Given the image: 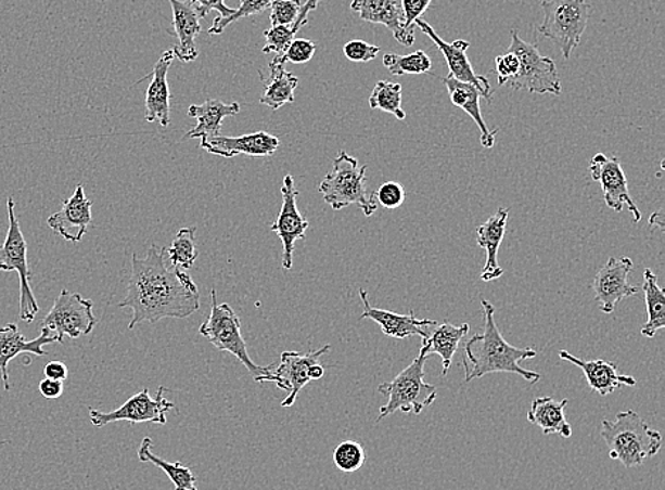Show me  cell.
<instances>
[{
  "label": "cell",
  "mask_w": 665,
  "mask_h": 490,
  "mask_svg": "<svg viewBox=\"0 0 665 490\" xmlns=\"http://www.w3.org/2000/svg\"><path fill=\"white\" fill-rule=\"evenodd\" d=\"M9 229L7 240L0 245V271H16L21 282V309L18 318L31 323L40 311L39 304L31 291V271L27 262V243L22 233L21 223L15 215V201L8 198Z\"/></svg>",
  "instance_id": "9"
},
{
  "label": "cell",
  "mask_w": 665,
  "mask_h": 490,
  "mask_svg": "<svg viewBox=\"0 0 665 490\" xmlns=\"http://www.w3.org/2000/svg\"><path fill=\"white\" fill-rule=\"evenodd\" d=\"M52 344H59L57 337L50 335L44 327H41L40 336L35 340H26V337L18 332L16 323L0 326V374H2L4 391H11L9 363L23 353L48 356V351L43 348Z\"/></svg>",
  "instance_id": "20"
},
{
  "label": "cell",
  "mask_w": 665,
  "mask_h": 490,
  "mask_svg": "<svg viewBox=\"0 0 665 490\" xmlns=\"http://www.w3.org/2000/svg\"><path fill=\"white\" fill-rule=\"evenodd\" d=\"M192 4L201 18L209 15L212 11L219 12L221 18L232 16L235 12V9L226 7L225 0H192Z\"/></svg>",
  "instance_id": "45"
},
{
  "label": "cell",
  "mask_w": 665,
  "mask_h": 490,
  "mask_svg": "<svg viewBox=\"0 0 665 490\" xmlns=\"http://www.w3.org/2000/svg\"><path fill=\"white\" fill-rule=\"evenodd\" d=\"M507 52L514 53L520 60L519 73L508 82L512 90L561 95L562 82L555 62L540 54L537 46L522 40L519 30H511V44Z\"/></svg>",
  "instance_id": "8"
},
{
  "label": "cell",
  "mask_w": 665,
  "mask_h": 490,
  "mask_svg": "<svg viewBox=\"0 0 665 490\" xmlns=\"http://www.w3.org/2000/svg\"><path fill=\"white\" fill-rule=\"evenodd\" d=\"M635 270V262L629 257L614 258L600 268L594 276V299L600 311L612 313L623 299L640 293L639 286L629 284V274Z\"/></svg>",
  "instance_id": "14"
},
{
  "label": "cell",
  "mask_w": 665,
  "mask_h": 490,
  "mask_svg": "<svg viewBox=\"0 0 665 490\" xmlns=\"http://www.w3.org/2000/svg\"><path fill=\"white\" fill-rule=\"evenodd\" d=\"M240 113V104H225L221 100H206L201 105H191L188 117L195 118L196 125L184 136V140H209L220 136L221 122L226 117H234Z\"/></svg>",
  "instance_id": "26"
},
{
  "label": "cell",
  "mask_w": 665,
  "mask_h": 490,
  "mask_svg": "<svg viewBox=\"0 0 665 490\" xmlns=\"http://www.w3.org/2000/svg\"><path fill=\"white\" fill-rule=\"evenodd\" d=\"M322 0H307L306 3L303 4L302 11H299V15L297 21H295L294 25L291 26V30H293L294 35H297L299 30L303 29L304 26L308 23L309 12L317 11L318 7Z\"/></svg>",
  "instance_id": "46"
},
{
  "label": "cell",
  "mask_w": 665,
  "mask_h": 490,
  "mask_svg": "<svg viewBox=\"0 0 665 490\" xmlns=\"http://www.w3.org/2000/svg\"><path fill=\"white\" fill-rule=\"evenodd\" d=\"M443 82H445L447 92H449L451 103L459 106L464 113H468L473 118V121L477 124L479 132H482V145L487 147V150H491L496 145L498 129L489 131L486 121H484L482 108H479L482 94H479L477 88L469 85V82L456 80L450 74L443 78Z\"/></svg>",
  "instance_id": "27"
},
{
  "label": "cell",
  "mask_w": 665,
  "mask_h": 490,
  "mask_svg": "<svg viewBox=\"0 0 665 490\" xmlns=\"http://www.w3.org/2000/svg\"><path fill=\"white\" fill-rule=\"evenodd\" d=\"M381 53V48L369 44L363 40H350L344 46L345 57L354 63L372 62Z\"/></svg>",
  "instance_id": "42"
},
{
  "label": "cell",
  "mask_w": 665,
  "mask_h": 490,
  "mask_svg": "<svg viewBox=\"0 0 665 490\" xmlns=\"http://www.w3.org/2000/svg\"><path fill=\"white\" fill-rule=\"evenodd\" d=\"M44 376L46 378H50V381L64 382L68 377V369L66 364L63 362H50L48 366L44 368Z\"/></svg>",
  "instance_id": "48"
},
{
  "label": "cell",
  "mask_w": 665,
  "mask_h": 490,
  "mask_svg": "<svg viewBox=\"0 0 665 490\" xmlns=\"http://www.w3.org/2000/svg\"><path fill=\"white\" fill-rule=\"evenodd\" d=\"M332 170L320 184V193L327 205L340 211L350 205H357L363 215L371 217L378 209L375 193L367 189L368 166H359L354 156L341 151L332 164Z\"/></svg>",
  "instance_id": "4"
},
{
  "label": "cell",
  "mask_w": 665,
  "mask_h": 490,
  "mask_svg": "<svg viewBox=\"0 0 665 490\" xmlns=\"http://www.w3.org/2000/svg\"><path fill=\"white\" fill-rule=\"evenodd\" d=\"M427 356L419 354L408 368L401 370L399 374L389 383H383L378 387V391L387 396V403L379 410L376 423L383 418L397 413L415 415L422 414L424 409L431 407L437 399L436 386L424 382V364Z\"/></svg>",
  "instance_id": "5"
},
{
  "label": "cell",
  "mask_w": 665,
  "mask_h": 490,
  "mask_svg": "<svg viewBox=\"0 0 665 490\" xmlns=\"http://www.w3.org/2000/svg\"><path fill=\"white\" fill-rule=\"evenodd\" d=\"M643 291L649 319L641 330V335L651 339L665 327V293L658 285V276L649 268L644 271Z\"/></svg>",
  "instance_id": "31"
},
{
  "label": "cell",
  "mask_w": 665,
  "mask_h": 490,
  "mask_svg": "<svg viewBox=\"0 0 665 490\" xmlns=\"http://www.w3.org/2000/svg\"><path fill=\"white\" fill-rule=\"evenodd\" d=\"M174 13V30L178 37L175 46V59L191 63L197 59L196 37L202 31L201 17L197 16L192 0H169Z\"/></svg>",
  "instance_id": "24"
},
{
  "label": "cell",
  "mask_w": 665,
  "mask_h": 490,
  "mask_svg": "<svg viewBox=\"0 0 665 490\" xmlns=\"http://www.w3.org/2000/svg\"><path fill=\"white\" fill-rule=\"evenodd\" d=\"M165 392L166 388L159 387L155 399H152L150 390L144 388L111 413H101L99 410L90 409L91 424L97 428H103L105 425L118 423V421H128L132 425L141 423L165 425L166 413L175 407L174 403L165 399Z\"/></svg>",
  "instance_id": "11"
},
{
  "label": "cell",
  "mask_w": 665,
  "mask_h": 490,
  "mask_svg": "<svg viewBox=\"0 0 665 490\" xmlns=\"http://www.w3.org/2000/svg\"><path fill=\"white\" fill-rule=\"evenodd\" d=\"M195 228L180 229L177 237L166 249L170 263L178 270H191L197 260L199 252L195 243Z\"/></svg>",
  "instance_id": "35"
},
{
  "label": "cell",
  "mask_w": 665,
  "mask_h": 490,
  "mask_svg": "<svg viewBox=\"0 0 665 490\" xmlns=\"http://www.w3.org/2000/svg\"><path fill=\"white\" fill-rule=\"evenodd\" d=\"M540 8L545 18L538 27L539 34L552 40L563 57L571 59L588 27L592 11L588 0H542Z\"/></svg>",
  "instance_id": "6"
},
{
  "label": "cell",
  "mask_w": 665,
  "mask_h": 490,
  "mask_svg": "<svg viewBox=\"0 0 665 490\" xmlns=\"http://www.w3.org/2000/svg\"><path fill=\"white\" fill-rule=\"evenodd\" d=\"M92 202L86 196L85 186L78 184L71 198L63 202L62 209L49 217L48 225L68 243L78 244L92 223Z\"/></svg>",
  "instance_id": "17"
},
{
  "label": "cell",
  "mask_w": 665,
  "mask_h": 490,
  "mask_svg": "<svg viewBox=\"0 0 665 490\" xmlns=\"http://www.w3.org/2000/svg\"><path fill=\"white\" fill-rule=\"evenodd\" d=\"M594 182L602 186L604 202L612 210L621 212L623 207H629L635 223H640L641 212L632 202L625 170L616 156L594 155L589 165Z\"/></svg>",
  "instance_id": "12"
},
{
  "label": "cell",
  "mask_w": 665,
  "mask_h": 490,
  "mask_svg": "<svg viewBox=\"0 0 665 490\" xmlns=\"http://www.w3.org/2000/svg\"><path fill=\"white\" fill-rule=\"evenodd\" d=\"M350 11L358 13L363 22L383 25L394 34L397 43L410 48L414 35L405 30L404 12L397 0H353Z\"/></svg>",
  "instance_id": "21"
},
{
  "label": "cell",
  "mask_w": 665,
  "mask_h": 490,
  "mask_svg": "<svg viewBox=\"0 0 665 490\" xmlns=\"http://www.w3.org/2000/svg\"><path fill=\"white\" fill-rule=\"evenodd\" d=\"M383 66L394 76H422L432 72L433 63L431 55L418 50L409 55L386 53L383 55Z\"/></svg>",
  "instance_id": "33"
},
{
  "label": "cell",
  "mask_w": 665,
  "mask_h": 490,
  "mask_svg": "<svg viewBox=\"0 0 665 490\" xmlns=\"http://www.w3.org/2000/svg\"><path fill=\"white\" fill-rule=\"evenodd\" d=\"M294 36L291 26H271V29L265 31L267 44L263 48V53L283 54Z\"/></svg>",
  "instance_id": "40"
},
{
  "label": "cell",
  "mask_w": 665,
  "mask_h": 490,
  "mask_svg": "<svg viewBox=\"0 0 665 490\" xmlns=\"http://www.w3.org/2000/svg\"><path fill=\"white\" fill-rule=\"evenodd\" d=\"M175 59L174 50H166L154 66L151 85L145 96V119L148 122H158L161 127H168L170 122V91L168 72Z\"/></svg>",
  "instance_id": "22"
},
{
  "label": "cell",
  "mask_w": 665,
  "mask_h": 490,
  "mask_svg": "<svg viewBox=\"0 0 665 490\" xmlns=\"http://www.w3.org/2000/svg\"><path fill=\"white\" fill-rule=\"evenodd\" d=\"M559 358L579 368L584 372L589 387L600 396L612 395L623 386L635 387L637 385L635 377L618 374L617 364L608 362V360H581L566 350L559 351Z\"/></svg>",
  "instance_id": "23"
},
{
  "label": "cell",
  "mask_w": 665,
  "mask_h": 490,
  "mask_svg": "<svg viewBox=\"0 0 665 490\" xmlns=\"http://www.w3.org/2000/svg\"><path fill=\"white\" fill-rule=\"evenodd\" d=\"M166 248L152 245L146 257L132 254V271L127 297L119 308L132 309L128 330L142 322L156 323L164 318L184 319L201 309V294L192 276L182 270H169L165 263Z\"/></svg>",
  "instance_id": "1"
},
{
  "label": "cell",
  "mask_w": 665,
  "mask_h": 490,
  "mask_svg": "<svg viewBox=\"0 0 665 490\" xmlns=\"http://www.w3.org/2000/svg\"><path fill=\"white\" fill-rule=\"evenodd\" d=\"M39 390L41 392V396L44 397V399H59V397L63 396V382L50 381V378H44V381L40 382Z\"/></svg>",
  "instance_id": "47"
},
{
  "label": "cell",
  "mask_w": 665,
  "mask_h": 490,
  "mask_svg": "<svg viewBox=\"0 0 665 490\" xmlns=\"http://www.w3.org/2000/svg\"><path fill=\"white\" fill-rule=\"evenodd\" d=\"M317 44L311 40L294 39L283 54H277L276 60L281 64L287 62L295 64L308 63L316 54Z\"/></svg>",
  "instance_id": "39"
},
{
  "label": "cell",
  "mask_w": 665,
  "mask_h": 490,
  "mask_svg": "<svg viewBox=\"0 0 665 490\" xmlns=\"http://www.w3.org/2000/svg\"><path fill=\"white\" fill-rule=\"evenodd\" d=\"M92 308L94 302L91 299H85L80 294L63 289L54 300L48 317L41 321V327L57 337L59 344H63L66 336L78 339L90 335L97 325Z\"/></svg>",
  "instance_id": "10"
},
{
  "label": "cell",
  "mask_w": 665,
  "mask_h": 490,
  "mask_svg": "<svg viewBox=\"0 0 665 490\" xmlns=\"http://www.w3.org/2000/svg\"><path fill=\"white\" fill-rule=\"evenodd\" d=\"M508 215H510V209H498L486 223L477 229V243L487 253V260L482 272L484 282L498 280L503 274L498 263V252H500L503 235H506Z\"/></svg>",
  "instance_id": "25"
},
{
  "label": "cell",
  "mask_w": 665,
  "mask_h": 490,
  "mask_svg": "<svg viewBox=\"0 0 665 490\" xmlns=\"http://www.w3.org/2000/svg\"><path fill=\"white\" fill-rule=\"evenodd\" d=\"M281 194H283V206L270 230L283 242V268L290 271L293 268L295 243L306 238L309 223L298 210V191L295 189L293 176H285Z\"/></svg>",
  "instance_id": "15"
},
{
  "label": "cell",
  "mask_w": 665,
  "mask_h": 490,
  "mask_svg": "<svg viewBox=\"0 0 665 490\" xmlns=\"http://www.w3.org/2000/svg\"><path fill=\"white\" fill-rule=\"evenodd\" d=\"M271 2L272 0H240V7L239 9H235L233 15L226 18L217 16L214 25H212L209 30H207V34L221 35L223 34L226 27L232 25V23L242 21V18L256 16L258 13L265 12L266 9L270 8Z\"/></svg>",
  "instance_id": "37"
},
{
  "label": "cell",
  "mask_w": 665,
  "mask_h": 490,
  "mask_svg": "<svg viewBox=\"0 0 665 490\" xmlns=\"http://www.w3.org/2000/svg\"><path fill=\"white\" fill-rule=\"evenodd\" d=\"M359 297L363 304V313L360 319H371L376 322L386 336L394 339H408V337L420 336L422 339L427 336V327L436 326V321L431 319H418L413 311L409 315L386 311V309L373 308L369 302L367 291L359 289Z\"/></svg>",
  "instance_id": "19"
},
{
  "label": "cell",
  "mask_w": 665,
  "mask_h": 490,
  "mask_svg": "<svg viewBox=\"0 0 665 490\" xmlns=\"http://www.w3.org/2000/svg\"><path fill=\"white\" fill-rule=\"evenodd\" d=\"M566 399L557 401L552 397H538L530 404L528 421L542 429L543 436L558 434L562 438H571L572 427L566 420Z\"/></svg>",
  "instance_id": "29"
},
{
  "label": "cell",
  "mask_w": 665,
  "mask_h": 490,
  "mask_svg": "<svg viewBox=\"0 0 665 490\" xmlns=\"http://www.w3.org/2000/svg\"><path fill=\"white\" fill-rule=\"evenodd\" d=\"M520 68V60L514 53L506 52V54L496 57V72L498 77V86L508 85L516 76Z\"/></svg>",
  "instance_id": "44"
},
{
  "label": "cell",
  "mask_w": 665,
  "mask_h": 490,
  "mask_svg": "<svg viewBox=\"0 0 665 490\" xmlns=\"http://www.w3.org/2000/svg\"><path fill=\"white\" fill-rule=\"evenodd\" d=\"M401 86L399 82L378 81L369 96V105L372 109H381L383 113L392 114L399 121H405L406 113L401 106Z\"/></svg>",
  "instance_id": "34"
},
{
  "label": "cell",
  "mask_w": 665,
  "mask_h": 490,
  "mask_svg": "<svg viewBox=\"0 0 665 490\" xmlns=\"http://www.w3.org/2000/svg\"><path fill=\"white\" fill-rule=\"evenodd\" d=\"M484 332L475 333L464 346L463 366L465 383L491 373L519 374L530 385L540 381V374L521 368L524 360L537 358V350L516 348L508 344L496 323V308L487 299H482Z\"/></svg>",
  "instance_id": "2"
},
{
  "label": "cell",
  "mask_w": 665,
  "mask_h": 490,
  "mask_svg": "<svg viewBox=\"0 0 665 490\" xmlns=\"http://www.w3.org/2000/svg\"><path fill=\"white\" fill-rule=\"evenodd\" d=\"M8 443H11V441H9V439H7V441L0 442V447L8 446Z\"/></svg>",
  "instance_id": "50"
},
{
  "label": "cell",
  "mask_w": 665,
  "mask_h": 490,
  "mask_svg": "<svg viewBox=\"0 0 665 490\" xmlns=\"http://www.w3.org/2000/svg\"><path fill=\"white\" fill-rule=\"evenodd\" d=\"M469 323H463L461 326L451 325L449 322H445L443 325L437 323L434 331L427 333V336L424 337L419 354L427 356V358L431 354L440 356L443 376H446L451 368L452 358L459 350L460 341L469 335Z\"/></svg>",
  "instance_id": "28"
},
{
  "label": "cell",
  "mask_w": 665,
  "mask_h": 490,
  "mask_svg": "<svg viewBox=\"0 0 665 490\" xmlns=\"http://www.w3.org/2000/svg\"><path fill=\"white\" fill-rule=\"evenodd\" d=\"M325 369L321 366V364L314 363L308 369V377L309 381H320V378L324 377Z\"/></svg>",
  "instance_id": "49"
},
{
  "label": "cell",
  "mask_w": 665,
  "mask_h": 490,
  "mask_svg": "<svg viewBox=\"0 0 665 490\" xmlns=\"http://www.w3.org/2000/svg\"><path fill=\"white\" fill-rule=\"evenodd\" d=\"M414 26H418L424 35L431 37L434 44H436L438 50L445 55L452 78L461 82L473 85L484 99L491 101V85H489L487 77L479 76V74L474 72L473 64H471L468 55V50L470 49L468 40H456L452 41V43H447V41L443 40L442 37L434 31L433 27L429 25L427 22L422 21V18L415 21Z\"/></svg>",
  "instance_id": "16"
},
{
  "label": "cell",
  "mask_w": 665,
  "mask_h": 490,
  "mask_svg": "<svg viewBox=\"0 0 665 490\" xmlns=\"http://www.w3.org/2000/svg\"><path fill=\"white\" fill-rule=\"evenodd\" d=\"M302 8V0H272L270 4L271 26H293Z\"/></svg>",
  "instance_id": "38"
},
{
  "label": "cell",
  "mask_w": 665,
  "mask_h": 490,
  "mask_svg": "<svg viewBox=\"0 0 665 490\" xmlns=\"http://www.w3.org/2000/svg\"><path fill=\"white\" fill-rule=\"evenodd\" d=\"M365 461H367V454H365L363 447L357 441H344L335 448L334 464L342 473H357L362 468Z\"/></svg>",
  "instance_id": "36"
},
{
  "label": "cell",
  "mask_w": 665,
  "mask_h": 490,
  "mask_svg": "<svg viewBox=\"0 0 665 490\" xmlns=\"http://www.w3.org/2000/svg\"><path fill=\"white\" fill-rule=\"evenodd\" d=\"M201 147L212 155L223 156V158H233L238 155L260 158V156L274 155L280 147V140L270 136L269 132L258 131L242 137L217 136L209 140H202Z\"/></svg>",
  "instance_id": "18"
},
{
  "label": "cell",
  "mask_w": 665,
  "mask_h": 490,
  "mask_svg": "<svg viewBox=\"0 0 665 490\" xmlns=\"http://www.w3.org/2000/svg\"><path fill=\"white\" fill-rule=\"evenodd\" d=\"M378 205L385 207L387 210H395L405 203L406 191L400 183L386 182L375 192Z\"/></svg>",
  "instance_id": "41"
},
{
  "label": "cell",
  "mask_w": 665,
  "mask_h": 490,
  "mask_svg": "<svg viewBox=\"0 0 665 490\" xmlns=\"http://www.w3.org/2000/svg\"><path fill=\"white\" fill-rule=\"evenodd\" d=\"M432 0H401V12H404V27L408 34L414 35V23L424 15V12L431 8Z\"/></svg>",
  "instance_id": "43"
},
{
  "label": "cell",
  "mask_w": 665,
  "mask_h": 490,
  "mask_svg": "<svg viewBox=\"0 0 665 490\" xmlns=\"http://www.w3.org/2000/svg\"><path fill=\"white\" fill-rule=\"evenodd\" d=\"M609 456L621 462L626 468H637L649 457L658 454L663 447V436L651 428L636 411L627 410L617 414L616 421H602L600 429Z\"/></svg>",
  "instance_id": "3"
},
{
  "label": "cell",
  "mask_w": 665,
  "mask_h": 490,
  "mask_svg": "<svg viewBox=\"0 0 665 490\" xmlns=\"http://www.w3.org/2000/svg\"><path fill=\"white\" fill-rule=\"evenodd\" d=\"M152 446H154V442H152L150 437L142 439L141 446L138 448V460L142 464H152L163 469L169 476V479L172 480L175 490H197L195 475L192 474L188 466L179 464V462H168L163 460V457L156 456L152 452Z\"/></svg>",
  "instance_id": "32"
},
{
  "label": "cell",
  "mask_w": 665,
  "mask_h": 490,
  "mask_svg": "<svg viewBox=\"0 0 665 490\" xmlns=\"http://www.w3.org/2000/svg\"><path fill=\"white\" fill-rule=\"evenodd\" d=\"M210 295V313L199 327V333L206 337L216 349L229 351L234 358H238L243 366L253 374L254 378L269 374L276 364L263 368L253 362L251 354H248L246 341L242 336V323H240L238 313L229 304L217 302L215 289H212Z\"/></svg>",
  "instance_id": "7"
},
{
  "label": "cell",
  "mask_w": 665,
  "mask_h": 490,
  "mask_svg": "<svg viewBox=\"0 0 665 490\" xmlns=\"http://www.w3.org/2000/svg\"><path fill=\"white\" fill-rule=\"evenodd\" d=\"M298 78L293 73L285 70L284 64L272 59L270 63V77L265 82V88H263L260 104L277 111L285 104L294 103V92L295 88L298 87Z\"/></svg>",
  "instance_id": "30"
},
{
  "label": "cell",
  "mask_w": 665,
  "mask_h": 490,
  "mask_svg": "<svg viewBox=\"0 0 665 490\" xmlns=\"http://www.w3.org/2000/svg\"><path fill=\"white\" fill-rule=\"evenodd\" d=\"M331 350L330 345H325L320 350L309 351V353H298V351H284L281 354V363L274 366L266 376L256 377L257 383L272 382L281 390L287 391V399L283 400L281 405L291 407L297 400L299 391L308 385V369L314 363H318V359L327 354Z\"/></svg>",
  "instance_id": "13"
}]
</instances>
